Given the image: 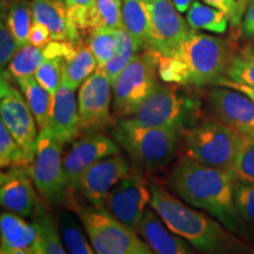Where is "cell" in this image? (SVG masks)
<instances>
[{
  "label": "cell",
  "mask_w": 254,
  "mask_h": 254,
  "mask_svg": "<svg viewBox=\"0 0 254 254\" xmlns=\"http://www.w3.org/2000/svg\"><path fill=\"white\" fill-rule=\"evenodd\" d=\"M236 182L227 170L206 166L184 157L171 168L166 178V187L185 204L202 209L251 243L254 239V230L237 211Z\"/></svg>",
  "instance_id": "1"
},
{
  "label": "cell",
  "mask_w": 254,
  "mask_h": 254,
  "mask_svg": "<svg viewBox=\"0 0 254 254\" xmlns=\"http://www.w3.org/2000/svg\"><path fill=\"white\" fill-rule=\"evenodd\" d=\"M151 207L173 233L200 254H254V245L217 219L190 207L157 182L150 184Z\"/></svg>",
  "instance_id": "2"
},
{
  "label": "cell",
  "mask_w": 254,
  "mask_h": 254,
  "mask_svg": "<svg viewBox=\"0 0 254 254\" xmlns=\"http://www.w3.org/2000/svg\"><path fill=\"white\" fill-rule=\"evenodd\" d=\"M236 47L230 40L190 30L173 57L182 60L187 72V85H218L226 77L228 64Z\"/></svg>",
  "instance_id": "3"
},
{
  "label": "cell",
  "mask_w": 254,
  "mask_h": 254,
  "mask_svg": "<svg viewBox=\"0 0 254 254\" xmlns=\"http://www.w3.org/2000/svg\"><path fill=\"white\" fill-rule=\"evenodd\" d=\"M113 136L135 163L148 170L164 167L172 160L185 132L174 127L139 125L122 119L113 127Z\"/></svg>",
  "instance_id": "4"
},
{
  "label": "cell",
  "mask_w": 254,
  "mask_h": 254,
  "mask_svg": "<svg viewBox=\"0 0 254 254\" xmlns=\"http://www.w3.org/2000/svg\"><path fill=\"white\" fill-rule=\"evenodd\" d=\"M201 103L180 86L158 85L128 117L139 125L151 127H174L186 132L198 123Z\"/></svg>",
  "instance_id": "5"
},
{
  "label": "cell",
  "mask_w": 254,
  "mask_h": 254,
  "mask_svg": "<svg viewBox=\"0 0 254 254\" xmlns=\"http://www.w3.org/2000/svg\"><path fill=\"white\" fill-rule=\"evenodd\" d=\"M79 220L97 254H155L133 228L103 208L75 207Z\"/></svg>",
  "instance_id": "6"
},
{
  "label": "cell",
  "mask_w": 254,
  "mask_h": 254,
  "mask_svg": "<svg viewBox=\"0 0 254 254\" xmlns=\"http://www.w3.org/2000/svg\"><path fill=\"white\" fill-rule=\"evenodd\" d=\"M240 140V134L217 119L198 122L185 132V157L206 166L228 171Z\"/></svg>",
  "instance_id": "7"
},
{
  "label": "cell",
  "mask_w": 254,
  "mask_h": 254,
  "mask_svg": "<svg viewBox=\"0 0 254 254\" xmlns=\"http://www.w3.org/2000/svg\"><path fill=\"white\" fill-rule=\"evenodd\" d=\"M158 58L153 51L135 55L113 85V111L117 118L131 117L158 87Z\"/></svg>",
  "instance_id": "8"
},
{
  "label": "cell",
  "mask_w": 254,
  "mask_h": 254,
  "mask_svg": "<svg viewBox=\"0 0 254 254\" xmlns=\"http://www.w3.org/2000/svg\"><path fill=\"white\" fill-rule=\"evenodd\" d=\"M62 146L49 128L40 131L36 155L28 167L39 194L56 206L67 204L71 190L64 168Z\"/></svg>",
  "instance_id": "9"
},
{
  "label": "cell",
  "mask_w": 254,
  "mask_h": 254,
  "mask_svg": "<svg viewBox=\"0 0 254 254\" xmlns=\"http://www.w3.org/2000/svg\"><path fill=\"white\" fill-rule=\"evenodd\" d=\"M0 116L14 140L23 150L27 163L31 165L38 145L37 120L21 95L9 81L7 73L1 72L0 81Z\"/></svg>",
  "instance_id": "10"
},
{
  "label": "cell",
  "mask_w": 254,
  "mask_h": 254,
  "mask_svg": "<svg viewBox=\"0 0 254 254\" xmlns=\"http://www.w3.org/2000/svg\"><path fill=\"white\" fill-rule=\"evenodd\" d=\"M148 33L146 49L159 56L173 57L190 28L172 0H146Z\"/></svg>",
  "instance_id": "11"
},
{
  "label": "cell",
  "mask_w": 254,
  "mask_h": 254,
  "mask_svg": "<svg viewBox=\"0 0 254 254\" xmlns=\"http://www.w3.org/2000/svg\"><path fill=\"white\" fill-rule=\"evenodd\" d=\"M151 189L139 173L131 172L117 184L105 198L103 209L138 231L147 205H151Z\"/></svg>",
  "instance_id": "12"
},
{
  "label": "cell",
  "mask_w": 254,
  "mask_h": 254,
  "mask_svg": "<svg viewBox=\"0 0 254 254\" xmlns=\"http://www.w3.org/2000/svg\"><path fill=\"white\" fill-rule=\"evenodd\" d=\"M111 88L113 86L109 75L98 67L81 85L78 94L81 131L100 132L112 124Z\"/></svg>",
  "instance_id": "13"
},
{
  "label": "cell",
  "mask_w": 254,
  "mask_h": 254,
  "mask_svg": "<svg viewBox=\"0 0 254 254\" xmlns=\"http://www.w3.org/2000/svg\"><path fill=\"white\" fill-rule=\"evenodd\" d=\"M120 153L119 145L100 132H88L73 142L64 158V168L71 190H78L81 178L104 159Z\"/></svg>",
  "instance_id": "14"
},
{
  "label": "cell",
  "mask_w": 254,
  "mask_h": 254,
  "mask_svg": "<svg viewBox=\"0 0 254 254\" xmlns=\"http://www.w3.org/2000/svg\"><path fill=\"white\" fill-rule=\"evenodd\" d=\"M207 109L214 119L240 135L254 136V103L228 87H215L207 94Z\"/></svg>",
  "instance_id": "15"
},
{
  "label": "cell",
  "mask_w": 254,
  "mask_h": 254,
  "mask_svg": "<svg viewBox=\"0 0 254 254\" xmlns=\"http://www.w3.org/2000/svg\"><path fill=\"white\" fill-rule=\"evenodd\" d=\"M131 167L123 154H114L93 165L81 178L79 192L92 206L104 207L110 190L131 173Z\"/></svg>",
  "instance_id": "16"
},
{
  "label": "cell",
  "mask_w": 254,
  "mask_h": 254,
  "mask_svg": "<svg viewBox=\"0 0 254 254\" xmlns=\"http://www.w3.org/2000/svg\"><path fill=\"white\" fill-rule=\"evenodd\" d=\"M28 167L9 168L0 176V202L2 208L20 217L32 218L40 200Z\"/></svg>",
  "instance_id": "17"
},
{
  "label": "cell",
  "mask_w": 254,
  "mask_h": 254,
  "mask_svg": "<svg viewBox=\"0 0 254 254\" xmlns=\"http://www.w3.org/2000/svg\"><path fill=\"white\" fill-rule=\"evenodd\" d=\"M49 129L62 145L74 140L81 131L74 91L64 84L53 94Z\"/></svg>",
  "instance_id": "18"
},
{
  "label": "cell",
  "mask_w": 254,
  "mask_h": 254,
  "mask_svg": "<svg viewBox=\"0 0 254 254\" xmlns=\"http://www.w3.org/2000/svg\"><path fill=\"white\" fill-rule=\"evenodd\" d=\"M155 254H196L189 241L173 233L153 208L146 209L138 231Z\"/></svg>",
  "instance_id": "19"
},
{
  "label": "cell",
  "mask_w": 254,
  "mask_h": 254,
  "mask_svg": "<svg viewBox=\"0 0 254 254\" xmlns=\"http://www.w3.org/2000/svg\"><path fill=\"white\" fill-rule=\"evenodd\" d=\"M33 21L49 28L53 40L80 44V30L69 18L66 6L60 0H32Z\"/></svg>",
  "instance_id": "20"
},
{
  "label": "cell",
  "mask_w": 254,
  "mask_h": 254,
  "mask_svg": "<svg viewBox=\"0 0 254 254\" xmlns=\"http://www.w3.org/2000/svg\"><path fill=\"white\" fill-rule=\"evenodd\" d=\"M0 233H1V251L28 250L40 254V237L36 225L28 222L24 217L9 211L1 212L0 215Z\"/></svg>",
  "instance_id": "21"
},
{
  "label": "cell",
  "mask_w": 254,
  "mask_h": 254,
  "mask_svg": "<svg viewBox=\"0 0 254 254\" xmlns=\"http://www.w3.org/2000/svg\"><path fill=\"white\" fill-rule=\"evenodd\" d=\"M19 87L24 93V98L37 120L40 131L50 126L51 111H52L53 95L44 88L36 78L26 77L17 80Z\"/></svg>",
  "instance_id": "22"
},
{
  "label": "cell",
  "mask_w": 254,
  "mask_h": 254,
  "mask_svg": "<svg viewBox=\"0 0 254 254\" xmlns=\"http://www.w3.org/2000/svg\"><path fill=\"white\" fill-rule=\"evenodd\" d=\"M32 222L39 232L40 254H68L60 236L58 220L41 201L32 217Z\"/></svg>",
  "instance_id": "23"
},
{
  "label": "cell",
  "mask_w": 254,
  "mask_h": 254,
  "mask_svg": "<svg viewBox=\"0 0 254 254\" xmlns=\"http://www.w3.org/2000/svg\"><path fill=\"white\" fill-rule=\"evenodd\" d=\"M98 67L97 60L86 44H79L77 53L67 60H63L62 84L75 91Z\"/></svg>",
  "instance_id": "24"
},
{
  "label": "cell",
  "mask_w": 254,
  "mask_h": 254,
  "mask_svg": "<svg viewBox=\"0 0 254 254\" xmlns=\"http://www.w3.org/2000/svg\"><path fill=\"white\" fill-rule=\"evenodd\" d=\"M123 20L139 49L146 46L148 33V9L146 0H124Z\"/></svg>",
  "instance_id": "25"
},
{
  "label": "cell",
  "mask_w": 254,
  "mask_h": 254,
  "mask_svg": "<svg viewBox=\"0 0 254 254\" xmlns=\"http://www.w3.org/2000/svg\"><path fill=\"white\" fill-rule=\"evenodd\" d=\"M186 20L193 30H204L222 34L227 31L230 19L226 14L212 6L193 1L187 11Z\"/></svg>",
  "instance_id": "26"
},
{
  "label": "cell",
  "mask_w": 254,
  "mask_h": 254,
  "mask_svg": "<svg viewBox=\"0 0 254 254\" xmlns=\"http://www.w3.org/2000/svg\"><path fill=\"white\" fill-rule=\"evenodd\" d=\"M58 226L63 243L68 254H97L91 243H88L78 219L71 212L63 211L59 215Z\"/></svg>",
  "instance_id": "27"
},
{
  "label": "cell",
  "mask_w": 254,
  "mask_h": 254,
  "mask_svg": "<svg viewBox=\"0 0 254 254\" xmlns=\"http://www.w3.org/2000/svg\"><path fill=\"white\" fill-rule=\"evenodd\" d=\"M113 33L117 38L116 55L104 67V71L106 72L111 82H112V86L118 79L120 73L124 71V68L134 58L135 53L140 51L136 45L134 38L131 36V33L126 28H116V30H113Z\"/></svg>",
  "instance_id": "28"
},
{
  "label": "cell",
  "mask_w": 254,
  "mask_h": 254,
  "mask_svg": "<svg viewBox=\"0 0 254 254\" xmlns=\"http://www.w3.org/2000/svg\"><path fill=\"white\" fill-rule=\"evenodd\" d=\"M226 78L238 84L254 86V41L236 47L228 64Z\"/></svg>",
  "instance_id": "29"
},
{
  "label": "cell",
  "mask_w": 254,
  "mask_h": 254,
  "mask_svg": "<svg viewBox=\"0 0 254 254\" xmlns=\"http://www.w3.org/2000/svg\"><path fill=\"white\" fill-rule=\"evenodd\" d=\"M44 60H45L44 49L27 44V45L19 47L11 63L8 64L6 73L15 80L32 77L36 74L37 69L39 68Z\"/></svg>",
  "instance_id": "30"
},
{
  "label": "cell",
  "mask_w": 254,
  "mask_h": 254,
  "mask_svg": "<svg viewBox=\"0 0 254 254\" xmlns=\"http://www.w3.org/2000/svg\"><path fill=\"white\" fill-rule=\"evenodd\" d=\"M228 172L237 182L254 185V136L241 135L236 158Z\"/></svg>",
  "instance_id": "31"
},
{
  "label": "cell",
  "mask_w": 254,
  "mask_h": 254,
  "mask_svg": "<svg viewBox=\"0 0 254 254\" xmlns=\"http://www.w3.org/2000/svg\"><path fill=\"white\" fill-rule=\"evenodd\" d=\"M33 20L31 1L21 0L9 8L6 17V24L17 40L19 47L30 44V32Z\"/></svg>",
  "instance_id": "32"
},
{
  "label": "cell",
  "mask_w": 254,
  "mask_h": 254,
  "mask_svg": "<svg viewBox=\"0 0 254 254\" xmlns=\"http://www.w3.org/2000/svg\"><path fill=\"white\" fill-rule=\"evenodd\" d=\"M122 4L117 0H97L92 13L90 30H116L125 28Z\"/></svg>",
  "instance_id": "33"
},
{
  "label": "cell",
  "mask_w": 254,
  "mask_h": 254,
  "mask_svg": "<svg viewBox=\"0 0 254 254\" xmlns=\"http://www.w3.org/2000/svg\"><path fill=\"white\" fill-rule=\"evenodd\" d=\"M87 45L97 60L98 68H104L116 55L117 38L113 30H94L91 31Z\"/></svg>",
  "instance_id": "34"
},
{
  "label": "cell",
  "mask_w": 254,
  "mask_h": 254,
  "mask_svg": "<svg viewBox=\"0 0 254 254\" xmlns=\"http://www.w3.org/2000/svg\"><path fill=\"white\" fill-rule=\"evenodd\" d=\"M27 163L23 150L19 146L4 123H0V166L1 168L25 167Z\"/></svg>",
  "instance_id": "35"
},
{
  "label": "cell",
  "mask_w": 254,
  "mask_h": 254,
  "mask_svg": "<svg viewBox=\"0 0 254 254\" xmlns=\"http://www.w3.org/2000/svg\"><path fill=\"white\" fill-rule=\"evenodd\" d=\"M34 78L53 95L63 81V59H45L37 69Z\"/></svg>",
  "instance_id": "36"
},
{
  "label": "cell",
  "mask_w": 254,
  "mask_h": 254,
  "mask_svg": "<svg viewBox=\"0 0 254 254\" xmlns=\"http://www.w3.org/2000/svg\"><path fill=\"white\" fill-rule=\"evenodd\" d=\"M159 77L168 84L187 85V72L182 60L176 57L159 56L158 58Z\"/></svg>",
  "instance_id": "37"
},
{
  "label": "cell",
  "mask_w": 254,
  "mask_h": 254,
  "mask_svg": "<svg viewBox=\"0 0 254 254\" xmlns=\"http://www.w3.org/2000/svg\"><path fill=\"white\" fill-rule=\"evenodd\" d=\"M234 201L240 217L254 227V185L236 182Z\"/></svg>",
  "instance_id": "38"
},
{
  "label": "cell",
  "mask_w": 254,
  "mask_h": 254,
  "mask_svg": "<svg viewBox=\"0 0 254 254\" xmlns=\"http://www.w3.org/2000/svg\"><path fill=\"white\" fill-rule=\"evenodd\" d=\"M66 6L69 18L79 30H90L92 13L97 0H60Z\"/></svg>",
  "instance_id": "39"
},
{
  "label": "cell",
  "mask_w": 254,
  "mask_h": 254,
  "mask_svg": "<svg viewBox=\"0 0 254 254\" xmlns=\"http://www.w3.org/2000/svg\"><path fill=\"white\" fill-rule=\"evenodd\" d=\"M18 49L19 45L17 40L8 28L7 24L4 23V18H1V24H0V65H1V71H4L6 66H8Z\"/></svg>",
  "instance_id": "40"
},
{
  "label": "cell",
  "mask_w": 254,
  "mask_h": 254,
  "mask_svg": "<svg viewBox=\"0 0 254 254\" xmlns=\"http://www.w3.org/2000/svg\"><path fill=\"white\" fill-rule=\"evenodd\" d=\"M202 1L226 14L233 26H238L240 24L241 17L245 12V9L241 7L237 0H202Z\"/></svg>",
  "instance_id": "41"
},
{
  "label": "cell",
  "mask_w": 254,
  "mask_h": 254,
  "mask_svg": "<svg viewBox=\"0 0 254 254\" xmlns=\"http://www.w3.org/2000/svg\"><path fill=\"white\" fill-rule=\"evenodd\" d=\"M43 49L45 59L67 60L77 53L78 45H74V44L69 43V41L52 40Z\"/></svg>",
  "instance_id": "42"
},
{
  "label": "cell",
  "mask_w": 254,
  "mask_h": 254,
  "mask_svg": "<svg viewBox=\"0 0 254 254\" xmlns=\"http://www.w3.org/2000/svg\"><path fill=\"white\" fill-rule=\"evenodd\" d=\"M52 39V34L49 28L44 26L43 24L33 21L31 32H30V44L36 47H45Z\"/></svg>",
  "instance_id": "43"
},
{
  "label": "cell",
  "mask_w": 254,
  "mask_h": 254,
  "mask_svg": "<svg viewBox=\"0 0 254 254\" xmlns=\"http://www.w3.org/2000/svg\"><path fill=\"white\" fill-rule=\"evenodd\" d=\"M241 30L247 39L254 41V0L251 1L249 8H247L246 15L244 18L243 25H241Z\"/></svg>",
  "instance_id": "44"
},
{
  "label": "cell",
  "mask_w": 254,
  "mask_h": 254,
  "mask_svg": "<svg viewBox=\"0 0 254 254\" xmlns=\"http://www.w3.org/2000/svg\"><path fill=\"white\" fill-rule=\"evenodd\" d=\"M218 86H224L232 88V90H236L240 93L245 94L247 98H250L251 100L254 103V86H250V85H244V84H238V82H234L230 80L228 78H222L220 81L218 82Z\"/></svg>",
  "instance_id": "45"
},
{
  "label": "cell",
  "mask_w": 254,
  "mask_h": 254,
  "mask_svg": "<svg viewBox=\"0 0 254 254\" xmlns=\"http://www.w3.org/2000/svg\"><path fill=\"white\" fill-rule=\"evenodd\" d=\"M172 1L179 13L189 11L190 6L192 5V0H172Z\"/></svg>",
  "instance_id": "46"
},
{
  "label": "cell",
  "mask_w": 254,
  "mask_h": 254,
  "mask_svg": "<svg viewBox=\"0 0 254 254\" xmlns=\"http://www.w3.org/2000/svg\"><path fill=\"white\" fill-rule=\"evenodd\" d=\"M21 0H0V8H1V18H4L5 14H7L9 8L12 6H14L18 2H20Z\"/></svg>",
  "instance_id": "47"
},
{
  "label": "cell",
  "mask_w": 254,
  "mask_h": 254,
  "mask_svg": "<svg viewBox=\"0 0 254 254\" xmlns=\"http://www.w3.org/2000/svg\"><path fill=\"white\" fill-rule=\"evenodd\" d=\"M1 252H4V251H1ZM4 253L5 254H36L32 252V251H28V250H11Z\"/></svg>",
  "instance_id": "48"
},
{
  "label": "cell",
  "mask_w": 254,
  "mask_h": 254,
  "mask_svg": "<svg viewBox=\"0 0 254 254\" xmlns=\"http://www.w3.org/2000/svg\"><path fill=\"white\" fill-rule=\"evenodd\" d=\"M237 1L239 2L240 6H241V7H243L244 9H247V8H249V4H250L251 0H237Z\"/></svg>",
  "instance_id": "49"
},
{
  "label": "cell",
  "mask_w": 254,
  "mask_h": 254,
  "mask_svg": "<svg viewBox=\"0 0 254 254\" xmlns=\"http://www.w3.org/2000/svg\"><path fill=\"white\" fill-rule=\"evenodd\" d=\"M117 1H118V2H120V4H122V5H123V2H124V0H117Z\"/></svg>",
  "instance_id": "50"
},
{
  "label": "cell",
  "mask_w": 254,
  "mask_h": 254,
  "mask_svg": "<svg viewBox=\"0 0 254 254\" xmlns=\"http://www.w3.org/2000/svg\"><path fill=\"white\" fill-rule=\"evenodd\" d=\"M0 254H5V253L4 252H0Z\"/></svg>",
  "instance_id": "51"
}]
</instances>
